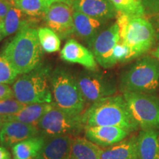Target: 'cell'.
Listing matches in <instances>:
<instances>
[{"label":"cell","instance_id":"obj_1","mask_svg":"<svg viewBox=\"0 0 159 159\" xmlns=\"http://www.w3.org/2000/svg\"><path fill=\"white\" fill-rule=\"evenodd\" d=\"M83 122L85 128L115 126L125 129L129 133L139 128L124 97L121 95L104 97L92 103L83 113Z\"/></svg>","mask_w":159,"mask_h":159},{"label":"cell","instance_id":"obj_2","mask_svg":"<svg viewBox=\"0 0 159 159\" xmlns=\"http://www.w3.org/2000/svg\"><path fill=\"white\" fill-rule=\"evenodd\" d=\"M19 75L33 71L40 65L42 48L37 30L27 26L18 32L2 53Z\"/></svg>","mask_w":159,"mask_h":159},{"label":"cell","instance_id":"obj_3","mask_svg":"<svg viewBox=\"0 0 159 159\" xmlns=\"http://www.w3.org/2000/svg\"><path fill=\"white\" fill-rule=\"evenodd\" d=\"M116 24L120 41L130 48V59L146 54L156 41V29L145 17L132 16L117 12Z\"/></svg>","mask_w":159,"mask_h":159},{"label":"cell","instance_id":"obj_4","mask_svg":"<svg viewBox=\"0 0 159 159\" xmlns=\"http://www.w3.org/2000/svg\"><path fill=\"white\" fill-rule=\"evenodd\" d=\"M50 76L48 67L40 65L33 71L21 75L12 87L15 98L25 105L52 102Z\"/></svg>","mask_w":159,"mask_h":159},{"label":"cell","instance_id":"obj_5","mask_svg":"<svg viewBox=\"0 0 159 159\" xmlns=\"http://www.w3.org/2000/svg\"><path fill=\"white\" fill-rule=\"evenodd\" d=\"M159 85V61L152 56L139 59L122 75L120 89L123 92L151 94Z\"/></svg>","mask_w":159,"mask_h":159},{"label":"cell","instance_id":"obj_6","mask_svg":"<svg viewBox=\"0 0 159 159\" xmlns=\"http://www.w3.org/2000/svg\"><path fill=\"white\" fill-rule=\"evenodd\" d=\"M50 83L57 108L70 114H83L85 101L75 77L65 69H57L50 76Z\"/></svg>","mask_w":159,"mask_h":159},{"label":"cell","instance_id":"obj_7","mask_svg":"<svg viewBox=\"0 0 159 159\" xmlns=\"http://www.w3.org/2000/svg\"><path fill=\"white\" fill-rule=\"evenodd\" d=\"M37 127L41 136L47 138L75 136L85 129L83 114H70L57 108V105L43 115Z\"/></svg>","mask_w":159,"mask_h":159},{"label":"cell","instance_id":"obj_8","mask_svg":"<svg viewBox=\"0 0 159 159\" xmlns=\"http://www.w3.org/2000/svg\"><path fill=\"white\" fill-rule=\"evenodd\" d=\"M133 118L142 130L159 129V99L149 94L123 92Z\"/></svg>","mask_w":159,"mask_h":159},{"label":"cell","instance_id":"obj_9","mask_svg":"<svg viewBox=\"0 0 159 159\" xmlns=\"http://www.w3.org/2000/svg\"><path fill=\"white\" fill-rule=\"evenodd\" d=\"M85 101L94 103L116 92V83L110 77L97 71H83L76 78Z\"/></svg>","mask_w":159,"mask_h":159},{"label":"cell","instance_id":"obj_10","mask_svg":"<svg viewBox=\"0 0 159 159\" xmlns=\"http://www.w3.org/2000/svg\"><path fill=\"white\" fill-rule=\"evenodd\" d=\"M119 41V28L116 22L99 33L89 44L97 62L103 68L108 69L115 66L113 52Z\"/></svg>","mask_w":159,"mask_h":159},{"label":"cell","instance_id":"obj_11","mask_svg":"<svg viewBox=\"0 0 159 159\" xmlns=\"http://www.w3.org/2000/svg\"><path fill=\"white\" fill-rule=\"evenodd\" d=\"M48 27L61 39H66L75 33L73 9L61 2H55L49 6L45 17Z\"/></svg>","mask_w":159,"mask_h":159},{"label":"cell","instance_id":"obj_12","mask_svg":"<svg viewBox=\"0 0 159 159\" xmlns=\"http://www.w3.org/2000/svg\"><path fill=\"white\" fill-rule=\"evenodd\" d=\"M63 61L78 63L87 70L97 71L98 66L93 52L75 39H69L60 52Z\"/></svg>","mask_w":159,"mask_h":159},{"label":"cell","instance_id":"obj_13","mask_svg":"<svg viewBox=\"0 0 159 159\" xmlns=\"http://www.w3.org/2000/svg\"><path fill=\"white\" fill-rule=\"evenodd\" d=\"M39 134V128L35 125L16 121H7L0 129V143L5 148H12L17 143L36 136Z\"/></svg>","mask_w":159,"mask_h":159},{"label":"cell","instance_id":"obj_14","mask_svg":"<svg viewBox=\"0 0 159 159\" xmlns=\"http://www.w3.org/2000/svg\"><path fill=\"white\" fill-rule=\"evenodd\" d=\"M130 134L125 129L115 126H93L85 128L88 140L99 147H111L122 142Z\"/></svg>","mask_w":159,"mask_h":159},{"label":"cell","instance_id":"obj_15","mask_svg":"<svg viewBox=\"0 0 159 159\" xmlns=\"http://www.w3.org/2000/svg\"><path fill=\"white\" fill-rule=\"evenodd\" d=\"M71 8L105 22L117 14L109 0H73Z\"/></svg>","mask_w":159,"mask_h":159},{"label":"cell","instance_id":"obj_16","mask_svg":"<svg viewBox=\"0 0 159 159\" xmlns=\"http://www.w3.org/2000/svg\"><path fill=\"white\" fill-rule=\"evenodd\" d=\"M72 140L69 136L47 138L35 159H70Z\"/></svg>","mask_w":159,"mask_h":159},{"label":"cell","instance_id":"obj_17","mask_svg":"<svg viewBox=\"0 0 159 159\" xmlns=\"http://www.w3.org/2000/svg\"><path fill=\"white\" fill-rule=\"evenodd\" d=\"M73 21L75 33L77 36L85 40L89 44L98 35L99 30L105 22L76 11H73Z\"/></svg>","mask_w":159,"mask_h":159},{"label":"cell","instance_id":"obj_18","mask_svg":"<svg viewBox=\"0 0 159 159\" xmlns=\"http://www.w3.org/2000/svg\"><path fill=\"white\" fill-rule=\"evenodd\" d=\"M55 106L56 104L54 102L26 105V106L16 114L7 115V121H16L37 126L43 115Z\"/></svg>","mask_w":159,"mask_h":159},{"label":"cell","instance_id":"obj_19","mask_svg":"<svg viewBox=\"0 0 159 159\" xmlns=\"http://www.w3.org/2000/svg\"><path fill=\"white\" fill-rule=\"evenodd\" d=\"M100 159H138V137L133 136L102 149Z\"/></svg>","mask_w":159,"mask_h":159},{"label":"cell","instance_id":"obj_20","mask_svg":"<svg viewBox=\"0 0 159 159\" xmlns=\"http://www.w3.org/2000/svg\"><path fill=\"white\" fill-rule=\"evenodd\" d=\"M138 159H159V131H141L138 136Z\"/></svg>","mask_w":159,"mask_h":159},{"label":"cell","instance_id":"obj_21","mask_svg":"<svg viewBox=\"0 0 159 159\" xmlns=\"http://www.w3.org/2000/svg\"><path fill=\"white\" fill-rule=\"evenodd\" d=\"M37 21L36 18L29 16L21 10L12 6L2 21L5 37L18 33L24 27L33 25Z\"/></svg>","mask_w":159,"mask_h":159},{"label":"cell","instance_id":"obj_22","mask_svg":"<svg viewBox=\"0 0 159 159\" xmlns=\"http://www.w3.org/2000/svg\"><path fill=\"white\" fill-rule=\"evenodd\" d=\"M47 137L36 136L13 145L11 148L13 159H35L44 144Z\"/></svg>","mask_w":159,"mask_h":159},{"label":"cell","instance_id":"obj_23","mask_svg":"<svg viewBox=\"0 0 159 159\" xmlns=\"http://www.w3.org/2000/svg\"><path fill=\"white\" fill-rule=\"evenodd\" d=\"M102 149L85 138L72 140L70 159H100Z\"/></svg>","mask_w":159,"mask_h":159},{"label":"cell","instance_id":"obj_24","mask_svg":"<svg viewBox=\"0 0 159 159\" xmlns=\"http://www.w3.org/2000/svg\"><path fill=\"white\" fill-rule=\"evenodd\" d=\"M11 5L21 10L29 16L45 17L49 6L53 2L49 0H9Z\"/></svg>","mask_w":159,"mask_h":159},{"label":"cell","instance_id":"obj_25","mask_svg":"<svg viewBox=\"0 0 159 159\" xmlns=\"http://www.w3.org/2000/svg\"><path fill=\"white\" fill-rule=\"evenodd\" d=\"M40 44L45 52L53 53L60 50L61 38L48 27H41L37 30Z\"/></svg>","mask_w":159,"mask_h":159},{"label":"cell","instance_id":"obj_26","mask_svg":"<svg viewBox=\"0 0 159 159\" xmlns=\"http://www.w3.org/2000/svg\"><path fill=\"white\" fill-rule=\"evenodd\" d=\"M116 12L132 16L144 17L145 8L143 0H109Z\"/></svg>","mask_w":159,"mask_h":159},{"label":"cell","instance_id":"obj_27","mask_svg":"<svg viewBox=\"0 0 159 159\" xmlns=\"http://www.w3.org/2000/svg\"><path fill=\"white\" fill-rule=\"evenodd\" d=\"M18 75L19 74L9 61L2 55H0V83L11 84L15 82Z\"/></svg>","mask_w":159,"mask_h":159},{"label":"cell","instance_id":"obj_28","mask_svg":"<svg viewBox=\"0 0 159 159\" xmlns=\"http://www.w3.org/2000/svg\"><path fill=\"white\" fill-rule=\"evenodd\" d=\"M25 104L19 102L16 99H6L0 100V114L12 115L21 111Z\"/></svg>","mask_w":159,"mask_h":159},{"label":"cell","instance_id":"obj_29","mask_svg":"<svg viewBox=\"0 0 159 159\" xmlns=\"http://www.w3.org/2000/svg\"><path fill=\"white\" fill-rule=\"evenodd\" d=\"M113 59L115 65L118 63L126 62L131 60L130 48L122 41H119L115 46L113 52Z\"/></svg>","mask_w":159,"mask_h":159},{"label":"cell","instance_id":"obj_30","mask_svg":"<svg viewBox=\"0 0 159 159\" xmlns=\"http://www.w3.org/2000/svg\"><path fill=\"white\" fill-rule=\"evenodd\" d=\"M145 11L151 15H159V0H143Z\"/></svg>","mask_w":159,"mask_h":159},{"label":"cell","instance_id":"obj_31","mask_svg":"<svg viewBox=\"0 0 159 159\" xmlns=\"http://www.w3.org/2000/svg\"><path fill=\"white\" fill-rule=\"evenodd\" d=\"M14 97L13 88L10 87V85L6 83H0V100L12 99Z\"/></svg>","mask_w":159,"mask_h":159},{"label":"cell","instance_id":"obj_32","mask_svg":"<svg viewBox=\"0 0 159 159\" xmlns=\"http://www.w3.org/2000/svg\"><path fill=\"white\" fill-rule=\"evenodd\" d=\"M11 7L9 0H0V22H2Z\"/></svg>","mask_w":159,"mask_h":159},{"label":"cell","instance_id":"obj_33","mask_svg":"<svg viewBox=\"0 0 159 159\" xmlns=\"http://www.w3.org/2000/svg\"><path fill=\"white\" fill-rule=\"evenodd\" d=\"M0 159H11V153L4 146H0Z\"/></svg>","mask_w":159,"mask_h":159},{"label":"cell","instance_id":"obj_34","mask_svg":"<svg viewBox=\"0 0 159 159\" xmlns=\"http://www.w3.org/2000/svg\"><path fill=\"white\" fill-rule=\"evenodd\" d=\"M6 122H7V115L0 114V129L2 128L3 125H5V123Z\"/></svg>","mask_w":159,"mask_h":159},{"label":"cell","instance_id":"obj_35","mask_svg":"<svg viewBox=\"0 0 159 159\" xmlns=\"http://www.w3.org/2000/svg\"><path fill=\"white\" fill-rule=\"evenodd\" d=\"M151 55H152V57H156V59H158L159 61V45L151 52Z\"/></svg>","mask_w":159,"mask_h":159},{"label":"cell","instance_id":"obj_36","mask_svg":"<svg viewBox=\"0 0 159 159\" xmlns=\"http://www.w3.org/2000/svg\"><path fill=\"white\" fill-rule=\"evenodd\" d=\"M5 38V34H4L3 30V24L2 22H0V41Z\"/></svg>","mask_w":159,"mask_h":159},{"label":"cell","instance_id":"obj_37","mask_svg":"<svg viewBox=\"0 0 159 159\" xmlns=\"http://www.w3.org/2000/svg\"><path fill=\"white\" fill-rule=\"evenodd\" d=\"M156 16V19H155V26H156V30L159 33V15L155 16Z\"/></svg>","mask_w":159,"mask_h":159},{"label":"cell","instance_id":"obj_38","mask_svg":"<svg viewBox=\"0 0 159 159\" xmlns=\"http://www.w3.org/2000/svg\"><path fill=\"white\" fill-rule=\"evenodd\" d=\"M56 1L57 2H63V3L66 4V5H68L71 6V7L73 0H56Z\"/></svg>","mask_w":159,"mask_h":159},{"label":"cell","instance_id":"obj_39","mask_svg":"<svg viewBox=\"0 0 159 159\" xmlns=\"http://www.w3.org/2000/svg\"><path fill=\"white\" fill-rule=\"evenodd\" d=\"M49 1L52 2H57V1H56V0H49Z\"/></svg>","mask_w":159,"mask_h":159}]
</instances>
